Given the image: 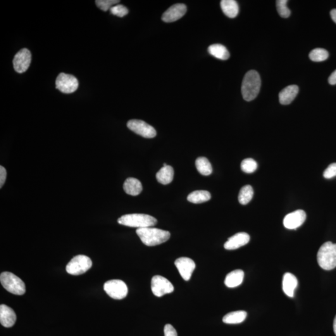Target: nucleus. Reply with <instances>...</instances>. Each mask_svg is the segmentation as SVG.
<instances>
[{
	"label": "nucleus",
	"mask_w": 336,
	"mask_h": 336,
	"mask_svg": "<svg viewBox=\"0 0 336 336\" xmlns=\"http://www.w3.org/2000/svg\"><path fill=\"white\" fill-rule=\"evenodd\" d=\"M136 232L142 242L149 247L163 244L168 241L171 236L168 231L153 227L138 228Z\"/></svg>",
	"instance_id": "nucleus-1"
},
{
	"label": "nucleus",
	"mask_w": 336,
	"mask_h": 336,
	"mask_svg": "<svg viewBox=\"0 0 336 336\" xmlns=\"http://www.w3.org/2000/svg\"><path fill=\"white\" fill-rule=\"evenodd\" d=\"M261 78L256 71H250L245 75L242 84V94L245 101H253L259 95Z\"/></svg>",
	"instance_id": "nucleus-2"
},
{
	"label": "nucleus",
	"mask_w": 336,
	"mask_h": 336,
	"mask_svg": "<svg viewBox=\"0 0 336 336\" xmlns=\"http://www.w3.org/2000/svg\"><path fill=\"white\" fill-rule=\"evenodd\" d=\"M317 261L321 268L331 270L336 267V244L331 242L325 243L319 249Z\"/></svg>",
	"instance_id": "nucleus-3"
},
{
	"label": "nucleus",
	"mask_w": 336,
	"mask_h": 336,
	"mask_svg": "<svg viewBox=\"0 0 336 336\" xmlns=\"http://www.w3.org/2000/svg\"><path fill=\"white\" fill-rule=\"evenodd\" d=\"M157 222L153 217L144 214H127L118 219V223L121 225L138 228L153 227Z\"/></svg>",
	"instance_id": "nucleus-4"
},
{
	"label": "nucleus",
	"mask_w": 336,
	"mask_h": 336,
	"mask_svg": "<svg viewBox=\"0 0 336 336\" xmlns=\"http://www.w3.org/2000/svg\"><path fill=\"white\" fill-rule=\"evenodd\" d=\"M0 282L4 289L12 294L23 295L26 292L25 283L13 273L8 271L1 273Z\"/></svg>",
	"instance_id": "nucleus-5"
},
{
	"label": "nucleus",
	"mask_w": 336,
	"mask_h": 336,
	"mask_svg": "<svg viewBox=\"0 0 336 336\" xmlns=\"http://www.w3.org/2000/svg\"><path fill=\"white\" fill-rule=\"evenodd\" d=\"M92 266L91 259L83 255L74 257L66 266V271L70 275H80L87 272Z\"/></svg>",
	"instance_id": "nucleus-6"
},
{
	"label": "nucleus",
	"mask_w": 336,
	"mask_h": 336,
	"mask_svg": "<svg viewBox=\"0 0 336 336\" xmlns=\"http://www.w3.org/2000/svg\"><path fill=\"white\" fill-rule=\"evenodd\" d=\"M104 290L112 299H122L127 296V285L122 280H112L105 283Z\"/></svg>",
	"instance_id": "nucleus-7"
},
{
	"label": "nucleus",
	"mask_w": 336,
	"mask_h": 336,
	"mask_svg": "<svg viewBox=\"0 0 336 336\" xmlns=\"http://www.w3.org/2000/svg\"><path fill=\"white\" fill-rule=\"evenodd\" d=\"M56 89L64 94H72L77 90L78 82L75 76L61 73L56 80Z\"/></svg>",
	"instance_id": "nucleus-8"
},
{
	"label": "nucleus",
	"mask_w": 336,
	"mask_h": 336,
	"mask_svg": "<svg viewBox=\"0 0 336 336\" xmlns=\"http://www.w3.org/2000/svg\"><path fill=\"white\" fill-rule=\"evenodd\" d=\"M151 291L154 296L161 297L174 292V287L170 281L163 276L156 275L151 280Z\"/></svg>",
	"instance_id": "nucleus-9"
},
{
	"label": "nucleus",
	"mask_w": 336,
	"mask_h": 336,
	"mask_svg": "<svg viewBox=\"0 0 336 336\" xmlns=\"http://www.w3.org/2000/svg\"><path fill=\"white\" fill-rule=\"evenodd\" d=\"M127 127L136 134L145 138H152L156 135V130L144 121L131 120L127 123Z\"/></svg>",
	"instance_id": "nucleus-10"
},
{
	"label": "nucleus",
	"mask_w": 336,
	"mask_h": 336,
	"mask_svg": "<svg viewBox=\"0 0 336 336\" xmlns=\"http://www.w3.org/2000/svg\"><path fill=\"white\" fill-rule=\"evenodd\" d=\"M32 62V54L28 49L20 50L13 59V66L16 72L22 74L28 70Z\"/></svg>",
	"instance_id": "nucleus-11"
},
{
	"label": "nucleus",
	"mask_w": 336,
	"mask_h": 336,
	"mask_svg": "<svg viewBox=\"0 0 336 336\" xmlns=\"http://www.w3.org/2000/svg\"><path fill=\"white\" fill-rule=\"evenodd\" d=\"M175 264L181 277L185 281H189L195 268V262L187 257H181L176 260Z\"/></svg>",
	"instance_id": "nucleus-12"
},
{
	"label": "nucleus",
	"mask_w": 336,
	"mask_h": 336,
	"mask_svg": "<svg viewBox=\"0 0 336 336\" xmlns=\"http://www.w3.org/2000/svg\"><path fill=\"white\" fill-rule=\"evenodd\" d=\"M306 214L302 210H297L288 214L283 219V225L288 229H297L306 221Z\"/></svg>",
	"instance_id": "nucleus-13"
},
{
	"label": "nucleus",
	"mask_w": 336,
	"mask_h": 336,
	"mask_svg": "<svg viewBox=\"0 0 336 336\" xmlns=\"http://www.w3.org/2000/svg\"><path fill=\"white\" fill-rule=\"evenodd\" d=\"M187 11V7L186 4L183 3L174 4L164 12L162 16V20L165 23L175 22L184 16Z\"/></svg>",
	"instance_id": "nucleus-14"
},
{
	"label": "nucleus",
	"mask_w": 336,
	"mask_h": 336,
	"mask_svg": "<svg viewBox=\"0 0 336 336\" xmlns=\"http://www.w3.org/2000/svg\"><path fill=\"white\" fill-rule=\"evenodd\" d=\"M250 241V235L245 232L236 233L229 238L224 244L226 250H233L239 249L240 247L247 245Z\"/></svg>",
	"instance_id": "nucleus-15"
},
{
	"label": "nucleus",
	"mask_w": 336,
	"mask_h": 336,
	"mask_svg": "<svg viewBox=\"0 0 336 336\" xmlns=\"http://www.w3.org/2000/svg\"><path fill=\"white\" fill-rule=\"evenodd\" d=\"M16 321L15 312L5 304L0 306V323L5 328H11Z\"/></svg>",
	"instance_id": "nucleus-16"
},
{
	"label": "nucleus",
	"mask_w": 336,
	"mask_h": 336,
	"mask_svg": "<svg viewBox=\"0 0 336 336\" xmlns=\"http://www.w3.org/2000/svg\"><path fill=\"white\" fill-rule=\"evenodd\" d=\"M298 280L294 275L291 273H286L283 278V291L288 297H294L295 291L298 287Z\"/></svg>",
	"instance_id": "nucleus-17"
},
{
	"label": "nucleus",
	"mask_w": 336,
	"mask_h": 336,
	"mask_svg": "<svg viewBox=\"0 0 336 336\" xmlns=\"http://www.w3.org/2000/svg\"><path fill=\"white\" fill-rule=\"evenodd\" d=\"M299 88L296 85H289L279 94V101L282 105H288L294 101L295 98L299 94Z\"/></svg>",
	"instance_id": "nucleus-18"
},
{
	"label": "nucleus",
	"mask_w": 336,
	"mask_h": 336,
	"mask_svg": "<svg viewBox=\"0 0 336 336\" xmlns=\"http://www.w3.org/2000/svg\"><path fill=\"white\" fill-rule=\"evenodd\" d=\"M123 189L127 194L136 196L142 192L143 187L141 182L137 179L129 178L124 183Z\"/></svg>",
	"instance_id": "nucleus-19"
},
{
	"label": "nucleus",
	"mask_w": 336,
	"mask_h": 336,
	"mask_svg": "<svg viewBox=\"0 0 336 336\" xmlns=\"http://www.w3.org/2000/svg\"><path fill=\"white\" fill-rule=\"evenodd\" d=\"M244 278V272L242 270L231 271L226 276L225 285L228 288H233L239 287L242 284Z\"/></svg>",
	"instance_id": "nucleus-20"
},
{
	"label": "nucleus",
	"mask_w": 336,
	"mask_h": 336,
	"mask_svg": "<svg viewBox=\"0 0 336 336\" xmlns=\"http://www.w3.org/2000/svg\"><path fill=\"white\" fill-rule=\"evenodd\" d=\"M221 6L224 13L228 18H234L239 14V4L235 0H223Z\"/></svg>",
	"instance_id": "nucleus-21"
},
{
	"label": "nucleus",
	"mask_w": 336,
	"mask_h": 336,
	"mask_svg": "<svg viewBox=\"0 0 336 336\" xmlns=\"http://www.w3.org/2000/svg\"><path fill=\"white\" fill-rule=\"evenodd\" d=\"M156 180L162 185H166L172 182L174 177V170L171 166H163L156 173Z\"/></svg>",
	"instance_id": "nucleus-22"
},
{
	"label": "nucleus",
	"mask_w": 336,
	"mask_h": 336,
	"mask_svg": "<svg viewBox=\"0 0 336 336\" xmlns=\"http://www.w3.org/2000/svg\"><path fill=\"white\" fill-rule=\"evenodd\" d=\"M209 53L214 58L221 60H227L230 58L229 52L226 47L220 44L211 45L208 48Z\"/></svg>",
	"instance_id": "nucleus-23"
},
{
	"label": "nucleus",
	"mask_w": 336,
	"mask_h": 336,
	"mask_svg": "<svg viewBox=\"0 0 336 336\" xmlns=\"http://www.w3.org/2000/svg\"><path fill=\"white\" fill-rule=\"evenodd\" d=\"M247 316L246 311H233L226 314L224 317L223 321L224 323L228 324V325H235V324H240L244 322Z\"/></svg>",
	"instance_id": "nucleus-24"
},
{
	"label": "nucleus",
	"mask_w": 336,
	"mask_h": 336,
	"mask_svg": "<svg viewBox=\"0 0 336 336\" xmlns=\"http://www.w3.org/2000/svg\"><path fill=\"white\" fill-rule=\"evenodd\" d=\"M211 195L207 190H195L190 193L187 196V201L194 204H201L209 201Z\"/></svg>",
	"instance_id": "nucleus-25"
},
{
	"label": "nucleus",
	"mask_w": 336,
	"mask_h": 336,
	"mask_svg": "<svg viewBox=\"0 0 336 336\" xmlns=\"http://www.w3.org/2000/svg\"><path fill=\"white\" fill-rule=\"evenodd\" d=\"M195 166L200 174L203 176H209L213 173V167L208 159L205 157H199L195 160Z\"/></svg>",
	"instance_id": "nucleus-26"
},
{
	"label": "nucleus",
	"mask_w": 336,
	"mask_h": 336,
	"mask_svg": "<svg viewBox=\"0 0 336 336\" xmlns=\"http://www.w3.org/2000/svg\"><path fill=\"white\" fill-rule=\"evenodd\" d=\"M254 189L250 185L245 186L240 189L239 197V201L242 205H246L249 203L250 201L253 198Z\"/></svg>",
	"instance_id": "nucleus-27"
},
{
	"label": "nucleus",
	"mask_w": 336,
	"mask_h": 336,
	"mask_svg": "<svg viewBox=\"0 0 336 336\" xmlns=\"http://www.w3.org/2000/svg\"><path fill=\"white\" fill-rule=\"evenodd\" d=\"M309 58L313 62H323L329 58V52L325 49L316 48L309 55Z\"/></svg>",
	"instance_id": "nucleus-28"
},
{
	"label": "nucleus",
	"mask_w": 336,
	"mask_h": 336,
	"mask_svg": "<svg viewBox=\"0 0 336 336\" xmlns=\"http://www.w3.org/2000/svg\"><path fill=\"white\" fill-rule=\"evenodd\" d=\"M257 168H258V164L254 159L247 158L242 161L241 169L245 173H254L257 170Z\"/></svg>",
	"instance_id": "nucleus-29"
},
{
	"label": "nucleus",
	"mask_w": 336,
	"mask_h": 336,
	"mask_svg": "<svg viewBox=\"0 0 336 336\" xmlns=\"http://www.w3.org/2000/svg\"><path fill=\"white\" fill-rule=\"evenodd\" d=\"M287 0H278L276 1V8L281 17L287 18L291 15V11L287 6Z\"/></svg>",
	"instance_id": "nucleus-30"
},
{
	"label": "nucleus",
	"mask_w": 336,
	"mask_h": 336,
	"mask_svg": "<svg viewBox=\"0 0 336 336\" xmlns=\"http://www.w3.org/2000/svg\"><path fill=\"white\" fill-rule=\"evenodd\" d=\"M120 1L118 0H97L95 1V3L98 8L104 11H107L111 9L112 7L116 5Z\"/></svg>",
	"instance_id": "nucleus-31"
},
{
	"label": "nucleus",
	"mask_w": 336,
	"mask_h": 336,
	"mask_svg": "<svg viewBox=\"0 0 336 336\" xmlns=\"http://www.w3.org/2000/svg\"><path fill=\"white\" fill-rule=\"evenodd\" d=\"M110 11H111L112 15L120 18H123L128 14V9L127 7L122 5V4H116V5L112 7Z\"/></svg>",
	"instance_id": "nucleus-32"
},
{
	"label": "nucleus",
	"mask_w": 336,
	"mask_h": 336,
	"mask_svg": "<svg viewBox=\"0 0 336 336\" xmlns=\"http://www.w3.org/2000/svg\"><path fill=\"white\" fill-rule=\"evenodd\" d=\"M326 179H331L336 176V163L330 164L323 173Z\"/></svg>",
	"instance_id": "nucleus-33"
},
{
	"label": "nucleus",
	"mask_w": 336,
	"mask_h": 336,
	"mask_svg": "<svg viewBox=\"0 0 336 336\" xmlns=\"http://www.w3.org/2000/svg\"><path fill=\"white\" fill-rule=\"evenodd\" d=\"M164 336H178V333L172 325L168 324L164 326Z\"/></svg>",
	"instance_id": "nucleus-34"
},
{
	"label": "nucleus",
	"mask_w": 336,
	"mask_h": 336,
	"mask_svg": "<svg viewBox=\"0 0 336 336\" xmlns=\"http://www.w3.org/2000/svg\"><path fill=\"white\" fill-rule=\"evenodd\" d=\"M6 170L3 166H0V187H3L6 179Z\"/></svg>",
	"instance_id": "nucleus-35"
},
{
	"label": "nucleus",
	"mask_w": 336,
	"mask_h": 336,
	"mask_svg": "<svg viewBox=\"0 0 336 336\" xmlns=\"http://www.w3.org/2000/svg\"><path fill=\"white\" fill-rule=\"evenodd\" d=\"M328 82L331 85L336 84V70L331 74V75L328 78Z\"/></svg>",
	"instance_id": "nucleus-36"
},
{
	"label": "nucleus",
	"mask_w": 336,
	"mask_h": 336,
	"mask_svg": "<svg viewBox=\"0 0 336 336\" xmlns=\"http://www.w3.org/2000/svg\"><path fill=\"white\" fill-rule=\"evenodd\" d=\"M331 16L332 20L336 23V9H334L331 11Z\"/></svg>",
	"instance_id": "nucleus-37"
},
{
	"label": "nucleus",
	"mask_w": 336,
	"mask_h": 336,
	"mask_svg": "<svg viewBox=\"0 0 336 336\" xmlns=\"http://www.w3.org/2000/svg\"><path fill=\"white\" fill-rule=\"evenodd\" d=\"M333 328L334 331H335V333L336 336V316L335 317V320H334Z\"/></svg>",
	"instance_id": "nucleus-38"
},
{
	"label": "nucleus",
	"mask_w": 336,
	"mask_h": 336,
	"mask_svg": "<svg viewBox=\"0 0 336 336\" xmlns=\"http://www.w3.org/2000/svg\"><path fill=\"white\" fill-rule=\"evenodd\" d=\"M168 166V165H167V164L166 163H164L163 166Z\"/></svg>",
	"instance_id": "nucleus-39"
}]
</instances>
